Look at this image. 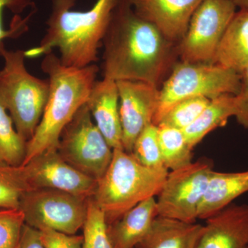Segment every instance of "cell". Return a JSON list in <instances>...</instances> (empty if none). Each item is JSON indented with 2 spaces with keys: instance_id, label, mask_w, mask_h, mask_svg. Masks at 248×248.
I'll return each instance as SVG.
<instances>
[{
  "instance_id": "cell-1",
  "label": "cell",
  "mask_w": 248,
  "mask_h": 248,
  "mask_svg": "<svg viewBox=\"0 0 248 248\" xmlns=\"http://www.w3.org/2000/svg\"><path fill=\"white\" fill-rule=\"evenodd\" d=\"M104 78L159 88L177 62V45L136 14L131 0H118L102 42Z\"/></svg>"
},
{
  "instance_id": "cell-16",
  "label": "cell",
  "mask_w": 248,
  "mask_h": 248,
  "mask_svg": "<svg viewBox=\"0 0 248 248\" xmlns=\"http://www.w3.org/2000/svg\"><path fill=\"white\" fill-rule=\"evenodd\" d=\"M158 216L155 197L143 201L108 225L113 248H136Z\"/></svg>"
},
{
  "instance_id": "cell-11",
  "label": "cell",
  "mask_w": 248,
  "mask_h": 248,
  "mask_svg": "<svg viewBox=\"0 0 248 248\" xmlns=\"http://www.w3.org/2000/svg\"><path fill=\"white\" fill-rule=\"evenodd\" d=\"M31 189H54L89 200L97 181L66 162L58 151L45 152L22 166Z\"/></svg>"
},
{
  "instance_id": "cell-18",
  "label": "cell",
  "mask_w": 248,
  "mask_h": 248,
  "mask_svg": "<svg viewBox=\"0 0 248 248\" xmlns=\"http://www.w3.org/2000/svg\"><path fill=\"white\" fill-rule=\"evenodd\" d=\"M248 192V170L241 172L213 170L198 212V219L209 218Z\"/></svg>"
},
{
  "instance_id": "cell-10",
  "label": "cell",
  "mask_w": 248,
  "mask_h": 248,
  "mask_svg": "<svg viewBox=\"0 0 248 248\" xmlns=\"http://www.w3.org/2000/svg\"><path fill=\"white\" fill-rule=\"evenodd\" d=\"M236 9L232 0H203L178 44L181 61L213 63L220 41Z\"/></svg>"
},
{
  "instance_id": "cell-14",
  "label": "cell",
  "mask_w": 248,
  "mask_h": 248,
  "mask_svg": "<svg viewBox=\"0 0 248 248\" xmlns=\"http://www.w3.org/2000/svg\"><path fill=\"white\" fill-rule=\"evenodd\" d=\"M197 248H248V203H232L206 218Z\"/></svg>"
},
{
  "instance_id": "cell-30",
  "label": "cell",
  "mask_w": 248,
  "mask_h": 248,
  "mask_svg": "<svg viewBox=\"0 0 248 248\" xmlns=\"http://www.w3.org/2000/svg\"><path fill=\"white\" fill-rule=\"evenodd\" d=\"M241 84L236 94V112L234 117L238 123L248 129V66L240 74Z\"/></svg>"
},
{
  "instance_id": "cell-22",
  "label": "cell",
  "mask_w": 248,
  "mask_h": 248,
  "mask_svg": "<svg viewBox=\"0 0 248 248\" xmlns=\"http://www.w3.org/2000/svg\"><path fill=\"white\" fill-rule=\"evenodd\" d=\"M27 143L18 133L0 97V164L22 166L25 159Z\"/></svg>"
},
{
  "instance_id": "cell-8",
  "label": "cell",
  "mask_w": 248,
  "mask_h": 248,
  "mask_svg": "<svg viewBox=\"0 0 248 248\" xmlns=\"http://www.w3.org/2000/svg\"><path fill=\"white\" fill-rule=\"evenodd\" d=\"M87 200L54 189H33L26 192L19 209L25 224L37 231L50 229L76 234L87 215Z\"/></svg>"
},
{
  "instance_id": "cell-19",
  "label": "cell",
  "mask_w": 248,
  "mask_h": 248,
  "mask_svg": "<svg viewBox=\"0 0 248 248\" xmlns=\"http://www.w3.org/2000/svg\"><path fill=\"white\" fill-rule=\"evenodd\" d=\"M213 63L241 74L248 66V11L236 12L223 33Z\"/></svg>"
},
{
  "instance_id": "cell-4",
  "label": "cell",
  "mask_w": 248,
  "mask_h": 248,
  "mask_svg": "<svg viewBox=\"0 0 248 248\" xmlns=\"http://www.w3.org/2000/svg\"><path fill=\"white\" fill-rule=\"evenodd\" d=\"M169 172L143 166L122 148L114 149L110 166L91 199L110 225L139 203L156 197Z\"/></svg>"
},
{
  "instance_id": "cell-15",
  "label": "cell",
  "mask_w": 248,
  "mask_h": 248,
  "mask_svg": "<svg viewBox=\"0 0 248 248\" xmlns=\"http://www.w3.org/2000/svg\"><path fill=\"white\" fill-rule=\"evenodd\" d=\"M86 106L94 124L111 148L124 149L117 82L107 78L96 81Z\"/></svg>"
},
{
  "instance_id": "cell-20",
  "label": "cell",
  "mask_w": 248,
  "mask_h": 248,
  "mask_svg": "<svg viewBox=\"0 0 248 248\" xmlns=\"http://www.w3.org/2000/svg\"><path fill=\"white\" fill-rule=\"evenodd\" d=\"M236 112V100L234 94H222L210 99L195 122L183 130L189 146L194 149L209 133L224 126L231 117H234Z\"/></svg>"
},
{
  "instance_id": "cell-5",
  "label": "cell",
  "mask_w": 248,
  "mask_h": 248,
  "mask_svg": "<svg viewBox=\"0 0 248 248\" xmlns=\"http://www.w3.org/2000/svg\"><path fill=\"white\" fill-rule=\"evenodd\" d=\"M4 59L0 70V97L18 133L28 141L35 133L48 102V79L31 75L25 66V51L0 50Z\"/></svg>"
},
{
  "instance_id": "cell-17",
  "label": "cell",
  "mask_w": 248,
  "mask_h": 248,
  "mask_svg": "<svg viewBox=\"0 0 248 248\" xmlns=\"http://www.w3.org/2000/svg\"><path fill=\"white\" fill-rule=\"evenodd\" d=\"M204 225L157 216L136 248H197Z\"/></svg>"
},
{
  "instance_id": "cell-31",
  "label": "cell",
  "mask_w": 248,
  "mask_h": 248,
  "mask_svg": "<svg viewBox=\"0 0 248 248\" xmlns=\"http://www.w3.org/2000/svg\"><path fill=\"white\" fill-rule=\"evenodd\" d=\"M17 248H45L41 240L40 231L24 224Z\"/></svg>"
},
{
  "instance_id": "cell-13",
  "label": "cell",
  "mask_w": 248,
  "mask_h": 248,
  "mask_svg": "<svg viewBox=\"0 0 248 248\" xmlns=\"http://www.w3.org/2000/svg\"><path fill=\"white\" fill-rule=\"evenodd\" d=\"M203 0H131L138 16L159 29L170 42L178 44L185 35L193 14Z\"/></svg>"
},
{
  "instance_id": "cell-32",
  "label": "cell",
  "mask_w": 248,
  "mask_h": 248,
  "mask_svg": "<svg viewBox=\"0 0 248 248\" xmlns=\"http://www.w3.org/2000/svg\"><path fill=\"white\" fill-rule=\"evenodd\" d=\"M236 8L248 11V0H232Z\"/></svg>"
},
{
  "instance_id": "cell-6",
  "label": "cell",
  "mask_w": 248,
  "mask_h": 248,
  "mask_svg": "<svg viewBox=\"0 0 248 248\" xmlns=\"http://www.w3.org/2000/svg\"><path fill=\"white\" fill-rule=\"evenodd\" d=\"M240 84L239 73L215 63L177 62L159 89V105L153 124L157 125L170 108L182 99L195 97L213 99L222 94L236 95Z\"/></svg>"
},
{
  "instance_id": "cell-9",
  "label": "cell",
  "mask_w": 248,
  "mask_h": 248,
  "mask_svg": "<svg viewBox=\"0 0 248 248\" xmlns=\"http://www.w3.org/2000/svg\"><path fill=\"white\" fill-rule=\"evenodd\" d=\"M214 170L209 160H199L170 171L156 196L158 216L195 223Z\"/></svg>"
},
{
  "instance_id": "cell-24",
  "label": "cell",
  "mask_w": 248,
  "mask_h": 248,
  "mask_svg": "<svg viewBox=\"0 0 248 248\" xmlns=\"http://www.w3.org/2000/svg\"><path fill=\"white\" fill-rule=\"evenodd\" d=\"M82 229V248H113L104 214L92 199L88 201L87 215Z\"/></svg>"
},
{
  "instance_id": "cell-28",
  "label": "cell",
  "mask_w": 248,
  "mask_h": 248,
  "mask_svg": "<svg viewBox=\"0 0 248 248\" xmlns=\"http://www.w3.org/2000/svg\"><path fill=\"white\" fill-rule=\"evenodd\" d=\"M34 6L32 0H0V50L4 48V40L9 37H14L17 34H20L26 27L27 19H16L14 27L10 30H5L3 27L2 16L5 9L9 10L15 15H19L24 12L29 7Z\"/></svg>"
},
{
  "instance_id": "cell-12",
  "label": "cell",
  "mask_w": 248,
  "mask_h": 248,
  "mask_svg": "<svg viewBox=\"0 0 248 248\" xmlns=\"http://www.w3.org/2000/svg\"><path fill=\"white\" fill-rule=\"evenodd\" d=\"M120 97V115L124 151L131 153L140 134L153 124L159 105V88L141 81H116Z\"/></svg>"
},
{
  "instance_id": "cell-21",
  "label": "cell",
  "mask_w": 248,
  "mask_h": 248,
  "mask_svg": "<svg viewBox=\"0 0 248 248\" xmlns=\"http://www.w3.org/2000/svg\"><path fill=\"white\" fill-rule=\"evenodd\" d=\"M157 127L163 163L168 170L182 169L193 162V149L186 141L183 130L163 124Z\"/></svg>"
},
{
  "instance_id": "cell-23",
  "label": "cell",
  "mask_w": 248,
  "mask_h": 248,
  "mask_svg": "<svg viewBox=\"0 0 248 248\" xmlns=\"http://www.w3.org/2000/svg\"><path fill=\"white\" fill-rule=\"evenodd\" d=\"M31 190L22 166L0 164V209H19L23 196Z\"/></svg>"
},
{
  "instance_id": "cell-7",
  "label": "cell",
  "mask_w": 248,
  "mask_h": 248,
  "mask_svg": "<svg viewBox=\"0 0 248 248\" xmlns=\"http://www.w3.org/2000/svg\"><path fill=\"white\" fill-rule=\"evenodd\" d=\"M57 151L66 162L97 182L107 172L113 155L86 104L63 129Z\"/></svg>"
},
{
  "instance_id": "cell-29",
  "label": "cell",
  "mask_w": 248,
  "mask_h": 248,
  "mask_svg": "<svg viewBox=\"0 0 248 248\" xmlns=\"http://www.w3.org/2000/svg\"><path fill=\"white\" fill-rule=\"evenodd\" d=\"M39 231L45 248H82V235L68 234L50 229Z\"/></svg>"
},
{
  "instance_id": "cell-25",
  "label": "cell",
  "mask_w": 248,
  "mask_h": 248,
  "mask_svg": "<svg viewBox=\"0 0 248 248\" xmlns=\"http://www.w3.org/2000/svg\"><path fill=\"white\" fill-rule=\"evenodd\" d=\"M210 99L195 97L182 99L170 108L159 120V124L184 130L192 125L208 106Z\"/></svg>"
},
{
  "instance_id": "cell-3",
  "label": "cell",
  "mask_w": 248,
  "mask_h": 248,
  "mask_svg": "<svg viewBox=\"0 0 248 248\" xmlns=\"http://www.w3.org/2000/svg\"><path fill=\"white\" fill-rule=\"evenodd\" d=\"M41 67L48 76V102L35 133L27 141L22 166L45 152L58 150L62 131L87 102L99 70L95 63L81 68L64 66L53 51L46 54Z\"/></svg>"
},
{
  "instance_id": "cell-2",
  "label": "cell",
  "mask_w": 248,
  "mask_h": 248,
  "mask_svg": "<svg viewBox=\"0 0 248 248\" xmlns=\"http://www.w3.org/2000/svg\"><path fill=\"white\" fill-rule=\"evenodd\" d=\"M118 0H97L87 11L74 10L77 0H51V12L40 45L26 57L45 55L57 48L62 64L84 68L95 63Z\"/></svg>"
},
{
  "instance_id": "cell-26",
  "label": "cell",
  "mask_w": 248,
  "mask_h": 248,
  "mask_svg": "<svg viewBox=\"0 0 248 248\" xmlns=\"http://www.w3.org/2000/svg\"><path fill=\"white\" fill-rule=\"evenodd\" d=\"M130 154L146 167L166 169L161 156L157 125L151 124L144 128L135 140Z\"/></svg>"
},
{
  "instance_id": "cell-27",
  "label": "cell",
  "mask_w": 248,
  "mask_h": 248,
  "mask_svg": "<svg viewBox=\"0 0 248 248\" xmlns=\"http://www.w3.org/2000/svg\"><path fill=\"white\" fill-rule=\"evenodd\" d=\"M24 216L19 209H0V248H17Z\"/></svg>"
}]
</instances>
